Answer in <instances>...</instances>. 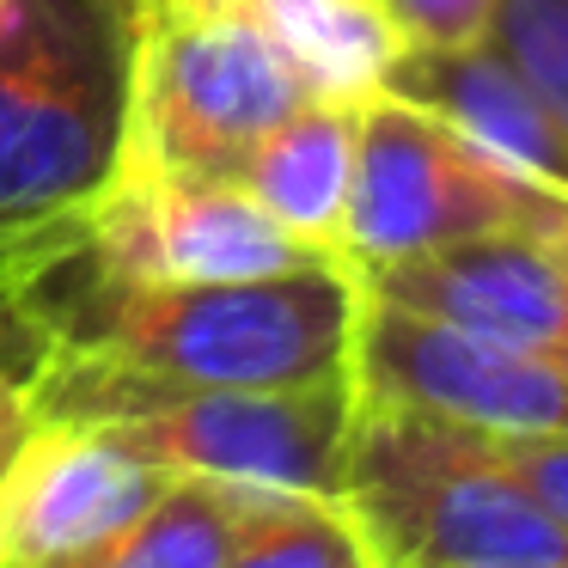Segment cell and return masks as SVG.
Listing matches in <instances>:
<instances>
[{"label":"cell","instance_id":"cell-1","mask_svg":"<svg viewBox=\"0 0 568 568\" xmlns=\"http://www.w3.org/2000/svg\"><path fill=\"white\" fill-rule=\"evenodd\" d=\"M141 0H0V294L43 306L129 172Z\"/></svg>","mask_w":568,"mask_h":568},{"label":"cell","instance_id":"cell-2","mask_svg":"<svg viewBox=\"0 0 568 568\" xmlns=\"http://www.w3.org/2000/svg\"><path fill=\"white\" fill-rule=\"evenodd\" d=\"M43 312L55 343L165 385H318L355 373L361 275L355 263H306L239 282H87Z\"/></svg>","mask_w":568,"mask_h":568},{"label":"cell","instance_id":"cell-3","mask_svg":"<svg viewBox=\"0 0 568 568\" xmlns=\"http://www.w3.org/2000/svg\"><path fill=\"white\" fill-rule=\"evenodd\" d=\"M343 507L379 568H568V526L495 458L489 428L361 397Z\"/></svg>","mask_w":568,"mask_h":568},{"label":"cell","instance_id":"cell-4","mask_svg":"<svg viewBox=\"0 0 568 568\" xmlns=\"http://www.w3.org/2000/svg\"><path fill=\"white\" fill-rule=\"evenodd\" d=\"M306 99H318L312 80L251 19L209 0H141L129 172L239 178Z\"/></svg>","mask_w":568,"mask_h":568},{"label":"cell","instance_id":"cell-5","mask_svg":"<svg viewBox=\"0 0 568 568\" xmlns=\"http://www.w3.org/2000/svg\"><path fill=\"white\" fill-rule=\"evenodd\" d=\"M562 214V190L489 160L428 104H409L385 87L361 99L355 184H348L343 226V257L355 270L440 251L477 233H501V226L550 233Z\"/></svg>","mask_w":568,"mask_h":568},{"label":"cell","instance_id":"cell-6","mask_svg":"<svg viewBox=\"0 0 568 568\" xmlns=\"http://www.w3.org/2000/svg\"><path fill=\"white\" fill-rule=\"evenodd\" d=\"M355 392L489 434H568V348L477 336L361 287Z\"/></svg>","mask_w":568,"mask_h":568},{"label":"cell","instance_id":"cell-7","mask_svg":"<svg viewBox=\"0 0 568 568\" xmlns=\"http://www.w3.org/2000/svg\"><path fill=\"white\" fill-rule=\"evenodd\" d=\"M306 263H348L312 239L287 233L239 178H153L123 172L104 196L87 251L74 270L99 287L141 282H239V275H282Z\"/></svg>","mask_w":568,"mask_h":568},{"label":"cell","instance_id":"cell-8","mask_svg":"<svg viewBox=\"0 0 568 568\" xmlns=\"http://www.w3.org/2000/svg\"><path fill=\"white\" fill-rule=\"evenodd\" d=\"M172 477L99 422L38 416L0 470V568H99Z\"/></svg>","mask_w":568,"mask_h":568},{"label":"cell","instance_id":"cell-9","mask_svg":"<svg viewBox=\"0 0 568 568\" xmlns=\"http://www.w3.org/2000/svg\"><path fill=\"white\" fill-rule=\"evenodd\" d=\"M355 275L367 294L446 318L458 331L531 348H568V263L556 257L550 233H531V226L477 233Z\"/></svg>","mask_w":568,"mask_h":568},{"label":"cell","instance_id":"cell-10","mask_svg":"<svg viewBox=\"0 0 568 568\" xmlns=\"http://www.w3.org/2000/svg\"><path fill=\"white\" fill-rule=\"evenodd\" d=\"M379 87L409 104H428L458 135L477 141L489 160L514 165V172H526L568 196V123L544 104V92L489 38L458 43V50H416V43H404Z\"/></svg>","mask_w":568,"mask_h":568},{"label":"cell","instance_id":"cell-11","mask_svg":"<svg viewBox=\"0 0 568 568\" xmlns=\"http://www.w3.org/2000/svg\"><path fill=\"white\" fill-rule=\"evenodd\" d=\"M355 135H361V99L318 92L306 99L287 123L251 148L239 165V184L312 245L343 257V226H348V184H355Z\"/></svg>","mask_w":568,"mask_h":568},{"label":"cell","instance_id":"cell-12","mask_svg":"<svg viewBox=\"0 0 568 568\" xmlns=\"http://www.w3.org/2000/svg\"><path fill=\"white\" fill-rule=\"evenodd\" d=\"M209 7H226L270 31L287 62L312 80V92L336 99H367L404 50L379 0H209Z\"/></svg>","mask_w":568,"mask_h":568},{"label":"cell","instance_id":"cell-13","mask_svg":"<svg viewBox=\"0 0 568 568\" xmlns=\"http://www.w3.org/2000/svg\"><path fill=\"white\" fill-rule=\"evenodd\" d=\"M263 495L275 489H245V483L178 470L165 495L129 526V538L99 568H226Z\"/></svg>","mask_w":568,"mask_h":568},{"label":"cell","instance_id":"cell-14","mask_svg":"<svg viewBox=\"0 0 568 568\" xmlns=\"http://www.w3.org/2000/svg\"><path fill=\"white\" fill-rule=\"evenodd\" d=\"M226 568H379V556L331 495H263Z\"/></svg>","mask_w":568,"mask_h":568},{"label":"cell","instance_id":"cell-15","mask_svg":"<svg viewBox=\"0 0 568 568\" xmlns=\"http://www.w3.org/2000/svg\"><path fill=\"white\" fill-rule=\"evenodd\" d=\"M489 43L568 123V0H495Z\"/></svg>","mask_w":568,"mask_h":568},{"label":"cell","instance_id":"cell-16","mask_svg":"<svg viewBox=\"0 0 568 568\" xmlns=\"http://www.w3.org/2000/svg\"><path fill=\"white\" fill-rule=\"evenodd\" d=\"M397 38L416 50H458V43H483L495 26V0H379Z\"/></svg>","mask_w":568,"mask_h":568},{"label":"cell","instance_id":"cell-17","mask_svg":"<svg viewBox=\"0 0 568 568\" xmlns=\"http://www.w3.org/2000/svg\"><path fill=\"white\" fill-rule=\"evenodd\" d=\"M495 458L568 526V434H489Z\"/></svg>","mask_w":568,"mask_h":568},{"label":"cell","instance_id":"cell-18","mask_svg":"<svg viewBox=\"0 0 568 568\" xmlns=\"http://www.w3.org/2000/svg\"><path fill=\"white\" fill-rule=\"evenodd\" d=\"M55 331H50V312L31 306V300H13L0 294V367L19 373V379L31 385V373H38V361L50 355Z\"/></svg>","mask_w":568,"mask_h":568},{"label":"cell","instance_id":"cell-19","mask_svg":"<svg viewBox=\"0 0 568 568\" xmlns=\"http://www.w3.org/2000/svg\"><path fill=\"white\" fill-rule=\"evenodd\" d=\"M31 422H38L31 385L19 379V373L0 367V470H7V458H13V453H19V440L31 434Z\"/></svg>","mask_w":568,"mask_h":568},{"label":"cell","instance_id":"cell-20","mask_svg":"<svg viewBox=\"0 0 568 568\" xmlns=\"http://www.w3.org/2000/svg\"><path fill=\"white\" fill-rule=\"evenodd\" d=\"M550 245H556V257H562V263H568V214H562V221H556V226H550Z\"/></svg>","mask_w":568,"mask_h":568}]
</instances>
